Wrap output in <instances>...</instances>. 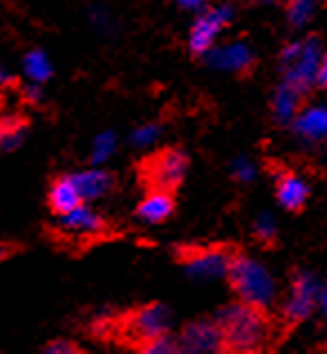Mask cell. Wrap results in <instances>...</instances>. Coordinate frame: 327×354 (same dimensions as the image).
I'll use <instances>...</instances> for the list:
<instances>
[{
    "instance_id": "14",
    "label": "cell",
    "mask_w": 327,
    "mask_h": 354,
    "mask_svg": "<svg viewBox=\"0 0 327 354\" xmlns=\"http://www.w3.org/2000/svg\"><path fill=\"white\" fill-rule=\"evenodd\" d=\"M173 211H175V202H173L171 191L155 189V191L148 193L142 202H139L137 216L144 222H148V225H157V222H164V220L171 218Z\"/></svg>"
},
{
    "instance_id": "24",
    "label": "cell",
    "mask_w": 327,
    "mask_h": 354,
    "mask_svg": "<svg viewBox=\"0 0 327 354\" xmlns=\"http://www.w3.org/2000/svg\"><path fill=\"white\" fill-rule=\"evenodd\" d=\"M231 175L236 177L238 182H254L256 180V175H258V171H256V166H254V162L249 160V157H238V160H233L231 162Z\"/></svg>"
},
{
    "instance_id": "28",
    "label": "cell",
    "mask_w": 327,
    "mask_h": 354,
    "mask_svg": "<svg viewBox=\"0 0 327 354\" xmlns=\"http://www.w3.org/2000/svg\"><path fill=\"white\" fill-rule=\"evenodd\" d=\"M23 99L30 101V104H41L43 101V83H34V81L27 83V86L23 88Z\"/></svg>"
},
{
    "instance_id": "31",
    "label": "cell",
    "mask_w": 327,
    "mask_h": 354,
    "mask_svg": "<svg viewBox=\"0 0 327 354\" xmlns=\"http://www.w3.org/2000/svg\"><path fill=\"white\" fill-rule=\"evenodd\" d=\"M319 305H321V312H323V316L327 319V283L321 287V296H319Z\"/></svg>"
},
{
    "instance_id": "12",
    "label": "cell",
    "mask_w": 327,
    "mask_h": 354,
    "mask_svg": "<svg viewBox=\"0 0 327 354\" xmlns=\"http://www.w3.org/2000/svg\"><path fill=\"white\" fill-rule=\"evenodd\" d=\"M72 180L77 184L81 198L86 202L104 198V195L112 191V186H115V177L101 169V166H92V169L72 173Z\"/></svg>"
},
{
    "instance_id": "3",
    "label": "cell",
    "mask_w": 327,
    "mask_h": 354,
    "mask_svg": "<svg viewBox=\"0 0 327 354\" xmlns=\"http://www.w3.org/2000/svg\"><path fill=\"white\" fill-rule=\"evenodd\" d=\"M233 21V7L229 3H222L207 9L204 14H200L198 21L193 23L191 34H189V50L198 57H204L213 45L220 32Z\"/></svg>"
},
{
    "instance_id": "32",
    "label": "cell",
    "mask_w": 327,
    "mask_h": 354,
    "mask_svg": "<svg viewBox=\"0 0 327 354\" xmlns=\"http://www.w3.org/2000/svg\"><path fill=\"white\" fill-rule=\"evenodd\" d=\"M12 81H14V77H12V74H9L5 68H3V65H0V88L9 86V83H12Z\"/></svg>"
},
{
    "instance_id": "22",
    "label": "cell",
    "mask_w": 327,
    "mask_h": 354,
    "mask_svg": "<svg viewBox=\"0 0 327 354\" xmlns=\"http://www.w3.org/2000/svg\"><path fill=\"white\" fill-rule=\"evenodd\" d=\"M162 137V126L160 124H144L135 128L133 133H130V144L135 148H151L153 144H157V139Z\"/></svg>"
},
{
    "instance_id": "1",
    "label": "cell",
    "mask_w": 327,
    "mask_h": 354,
    "mask_svg": "<svg viewBox=\"0 0 327 354\" xmlns=\"http://www.w3.org/2000/svg\"><path fill=\"white\" fill-rule=\"evenodd\" d=\"M224 346L240 352H251L260 348L267 339V321L260 314V307L249 303H236L227 305L218 312V319Z\"/></svg>"
},
{
    "instance_id": "9",
    "label": "cell",
    "mask_w": 327,
    "mask_h": 354,
    "mask_svg": "<svg viewBox=\"0 0 327 354\" xmlns=\"http://www.w3.org/2000/svg\"><path fill=\"white\" fill-rule=\"evenodd\" d=\"M182 352L216 354L224 348V334L218 321H195L186 325L180 337Z\"/></svg>"
},
{
    "instance_id": "2",
    "label": "cell",
    "mask_w": 327,
    "mask_h": 354,
    "mask_svg": "<svg viewBox=\"0 0 327 354\" xmlns=\"http://www.w3.org/2000/svg\"><path fill=\"white\" fill-rule=\"evenodd\" d=\"M229 281L242 303L267 307L276 296V283L269 269L249 256H238L231 260Z\"/></svg>"
},
{
    "instance_id": "20",
    "label": "cell",
    "mask_w": 327,
    "mask_h": 354,
    "mask_svg": "<svg viewBox=\"0 0 327 354\" xmlns=\"http://www.w3.org/2000/svg\"><path fill=\"white\" fill-rule=\"evenodd\" d=\"M117 151V135L112 130H104L95 137L92 142V153H90V164L92 166H104Z\"/></svg>"
},
{
    "instance_id": "33",
    "label": "cell",
    "mask_w": 327,
    "mask_h": 354,
    "mask_svg": "<svg viewBox=\"0 0 327 354\" xmlns=\"http://www.w3.org/2000/svg\"><path fill=\"white\" fill-rule=\"evenodd\" d=\"M5 256H7V245H5L3 240H0V260H3Z\"/></svg>"
},
{
    "instance_id": "16",
    "label": "cell",
    "mask_w": 327,
    "mask_h": 354,
    "mask_svg": "<svg viewBox=\"0 0 327 354\" xmlns=\"http://www.w3.org/2000/svg\"><path fill=\"white\" fill-rule=\"evenodd\" d=\"M278 202L283 204L285 209L289 211H298L305 204L307 195H310V186L303 180V177H298L294 173H287L278 180Z\"/></svg>"
},
{
    "instance_id": "7",
    "label": "cell",
    "mask_w": 327,
    "mask_h": 354,
    "mask_svg": "<svg viewBox=\"0 0 327 354\" xmlns=\"http://www.w3.org/2000/svg\"><path fill=\"white\" fill-rule=\"evenodd\" d=\"M319 296L321 287L316 283V278L307 272H298L285 301V316L292 323L307 319L314 312V307L319 305Z\"/></svg>"
},
{
    "instance_id": "13",
    "label": "cell",
    "mask_w": 327,
    "mask_h": 354,
    "mask_svg": "<svg viewBox=\"0 0 327 354\" xmlns=\"http://www.w3.org/2000/svg\"><path fill=\"white\" fill-rule=\"evenodd\" d=\"M294 130L298 137L310 144L325 142L327 139V108H321V106L305 108L303 113L296 115Z\"/></svg>"
},
{
    "instance_id": "19",
    "label": "cell",
    "mask_w": 327,
    "mask_h": 354,
    "mask_svg": "<svg viewBox=\"0 0 327 354\" xmlns=\"http://www.w3.org/2000/svg\"><path fill=\"white\" fill-rule=\"evenodd\" d=\"M25 135L27 124L16 115H7L5 119H0V151H16L25 142Z\"/></svg>"
},
{
    "instance_id": "6",
    "label": "cell",
    "mask_w": 327,
    "mask_h": 354,
    "mask_svg": "<svg viewBox=\"0 0 327 354\" xmlns=\"http://www.w3.org/2000/svg\"><path fill=\"white\" fill-rule=\"evenodd\" d=\"M171 328H173V314L162 303L144 305L142 310L130 314V321H128V334L135 341L142 343V346L155 337L168 334Z\"/></svg>"
},
{
    "instance_id": "27",
    "label": "cell",
    "mask_w": 327,
    "mask_h": 354,
    "mask_svg": "<svg viewBox=\"0 0 327 354\" xmlns=\"http://www.w3.org/2000/svg\"><path fill=\"white\" fill-rule=\"evenodd\" d=\"M77 352H81L79 346L68 339H56L43 348V354H77Z\"/></svg>"
},
{
    "instance_id": "5",
    "label": "cell",
    "mask_w": 327,
    "mask_h": 354,
    "mask_svg": "<svg viewBox=\"0 0 327 354\" xmlns=\"http://www.w3.org/2000/svg\"><path fill=\"white\" fill-rule=\"evenodd\" d=\"M323 57V48L319 39H307L301 43V52L296 57L285 63V83H289L298 92H307L312 86H316V74H319V63Z\"/></svg>"
},
{
    "instance_id": "10",
    "label": "cell",
    "mask_w": 327,
    "mask_h": 354,
    "mask_svg": "<svg viewBox=\"0 0 327 354\" xmlns=\"http://www.w3.org/2000/svg\"><path fill=\"white\" fill-rule=\"evenodd\" d=\"M204 59L211 68L222 70V72H245L251 68L254 57L251 50L247 48V43L233 41L227 45H213V48L204 54Z\"/></svg>"
},
{
    "instance_id": "18",
    "label": "cell",
    "mask_w": 327,
    "mask_h": 354,
    "mask_svg": "<svg viewBox=\"0 0 327 354\" xmlns=\"http://www.w3.org/2000/svg\"><path fill=\"white\" fill-rule=\"evenodd\" d=\"M23 74L34 83L50 81L54 74V68H52V59L48 57V52L41 48L27 52L23 57Z\"/></svg>"
},
{
    "instance_id": "21",
    "label": "cell",
    "mask_w": 327,
    "mask_h": 354,
    "mask_svg": "<svg viewBox=\"0 0 327 354\" xmlns=\"http://www.w3.org/2000/svg\"><path fill=\"white\" fill-rule=\"evenodd\" d=\"M316 7H319V0H289V5H287L289 23L294 27H303L305 23H310L314 18Z\"/></svg>"
},
{
    "instance_id": "29",
    "label": "cell",
    "mask_w": 327,
    "mask_h": 354,
    "mask_svg": "<svg viewBox=\"0 0 327 354\" xmlns=\"http://www.w3.org/2000/svg\"><path fill=\"white\" fill-rule=\"evenodd\" d=\"M316 86L327 88V50L323 52L321 63H319V74H316Z\"/></svg>"
},
{
    "instance_id": "34",
    "label": "cell",
    "mask_w": 327,
    "mask_h": 354,
    "mask_svg": "<svg viewBox=\"0 0 327 354\" xmlns=\"http://www.w3.org/2000/svg\"><path fill=\"white\" fill-rule=\"evenodd\" d=\"M251 3H258V5H272L276 0H251Z\"/></svg>"
},
{
    "instance_id": "25",
    "label": "cell",
    "mask_w": 327,
    "mask_h": 354,
    "mask_svg": "<svg viewBox=\"0 0 327 354\" xmlns=\"http://www.w3.org/2000/svg\"><path fill=\"white\" fill-rule=\"evenodd\" d=\"M254 231H256V236L260 240H272L276 236V231H278L276 218L272 216V213H267V211L260 213V216L256 218V222H254Z\"/></svg>"
},
{
    "instance_id": "8",
    "label": "cell",
    "mask_w": 327,
    "mask_h": 354,
    "mask_svg": "<svg viewBox=\"0 0 327 354\" xmlns=\"http://www.w3.org/2000/svg\"><path fill=\"white\" fill-rule=\"evenodd\" d=\"M231 260L233 258L224 249H202V251H195L191 256H186L184 269L193 281L211 283V281H218V278L229 276Z\"/></svg>"
},
{
    "instance_id": "11",
    "label": "cell",
    "mask_w": 327,
    "mask_h": 354,
    "mask_svg": "<svg viewBox=\"0 0 327 354\" xmlns=\"http://www.w3.org/2000/svg\"><path fill=\"white\" fill-rule=\"evenodd\" d=\"M59 222H61V229L65 234L70 236H97L101 229H104V220L101 216L90 209L86 202L79 204L77 209H72L70 213H65V216H59Z\"/></svg>"
},
{
    "instance_id": "15",
    "label": "cell",
    "mask_w": 327,
    "mask_h": 354,
    "mask_svg": "<svg viewBox=\"0 0 327 354\" xmlns=\"http://www.w3.org/2000/svg\"><path fill=\"white\" fill-rule=\"evenodd\" d=\"M48 202H50V209L56 213V216H65L70 213L72 209H77L79 204H83L86 200L81 198V193L74 184L72 175H63L59 180H54L52 189L48 193Z\"/></svg>"
},
{
    "instance_id": "30",
    "label": "cell",
    "mask_w": 327,
    "mask_h": 354,
    "mask_svg": "<svg viewBox=\"0 0 327 354\" xmlns=\"http://www.w3.org/2000/svg\"><path fill=\"white\" fill-rule=\"evenodd\" d=\"M175 3L182 9H189V12H202L209 0H175Z\"/></svg>"
},
{
    "instance_id": "4",
    "label": "cell",
    "mask_w": 327,
    "mask_h": 354,
    "mask_svg": "<svg viewBox=\"0 0 327 354\" xmlns=\"http://www.w3.org/2000/svg\"><path fill=\"white\" fill-rule=\"evenodd\" d=\"M186 171H189V157L180 148H168L146 162V177L153 189H177L186 177Z\"/></svg>"
},
{
    "instance_id": "23",
    "label": "cell",
    "mask_w": 327,
    "mask_h": 354,
    "mask_svg": "<svg viewBox=\"0 0 327 354\" xmlns=\"http://www.w3.org/2000/svg\"><path fill=\"white\" fill-rule=\"evenodd\" d=\"M146 354H175V352H182L180 341H175L171 334H162V337H155L151 341L144 343V350Z\"/></svg>"
},
{
    "instance_id": "17",
    "label": "cell",
    "mask_w": 327,
    "mask_h": 354,
    "mask_svg": "<svg viewBox=\"0 0 327 354\" xmlns=\"http://www.w3.org/2000/svg\"><path fill=\"white\" fill-rule=\"evenodd\" d=\"M298 99H301V92L292 88L289 83H283L276 92H274V117L278 124H292L298 115Z\"/></svg>"
},
{
    "instance_id": "26",
    "label": "cell",
    "mask_w": 327,
    "mask_h": 354,
    "mask_svg": "<svg viewBox=\"0 0 327 354\" xmlns=\"http://www.w3.org/2000/svg\"><path fill=\"white\" fill-rule=\"evenodd\" d=\"M90 23L101 34H110L112 32V16L106 12V9H101V7L92 9V12H90Z\"/></svg>"
}]
</instances>
